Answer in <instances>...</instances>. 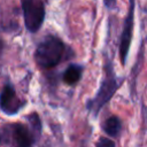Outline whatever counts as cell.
<instances>
[{
    "instance_id": "cell-9",
    "label": "cell",
    "mask_w": 147,
    "mask_h": 147,
    "mask_svg": "<svg viewBox=\"0 0 147 147\" xmlns=\"http://www.w3.org/2000/svg\"><path fill=\"white\" fill-rule=\"evenodd\" d=\"M26 121L29 122L30 126H31L39 136H41L42 125H41V119H40L38 113H31L30 115H28V116H26Z\"/></svg>"
},
{
    "instance_id": "cell-6",
    "label": "cell",
    "mask_w": 147,
    "mask_h": 147,
    "mask_svg": "<svg viewBox=\"0 0 147 147\" xmlns=\"http://www.w3.org/2000/svg\"><path fill=\"white\" fill-rule=\"evenodd\" d=\"M25 105L26 101L17 95L14 85L7 80L0 91V110L7 116H14Z\"/></svg>"
},
{
    "instance_id": "cell-7",
    "label": "cell",
    "mask_w": 147,
    "mask_h": 147,
    "mask_svg": "<svg viewBox=\"0 0 147 147\" xmlns=\"http://www.w3.org/2000/svg\"><path fill=\"white\" fill-rule=\"evenodd\" d=\"M83 71H84V67L82 64L71 63L64 70L62 79L67 85H75L80 80Z\"/></svg>"
},
{
    "instance_id": "cell-11",
    "label": "cell",
    "mask_w": 147,
    "mask_h": 147,
    "mask_svg": "<svg viewBox=\"0 0 147 147\" xmlns=\"http://www.w3.org/2000/svg\"><path fill=\"white\" fill-rule=\"evenodd\" d=\"M103 3H105V7L109 10H114L116 8V5H117V1L116 0H103Z\"/></svg>"
},
{
    "instance_id": "cell-14",
    "label": "cell",
    "mask_w": 147,
    "mask_h": 147,
    "mask_svg": "<svg viewBox=\"0 0 147 147\" xmlns=\"http://www.w3.org/2000/svg\"><path fill=\"white\" fill-rule=\"evenodd\" d=\"M0 142H1V136H0Z\"/></svg>"
},
{
    "instance_id": "cell-8",
    "label": "cell",
    "mask_w": 147,
    "mask_h": 147,
    "mask_svg": "<svg viewBox=\"0 0 147 147\" xmlns=\"http://www.w3.org/2000/svg\"><path fill=\"white\" fill-rule=\"evenodd\" d=\"M102 131L110 137H118L122 131V121L118 116L111 115L105 119L101 125Z\"/></svg>"
},
{
    "instance_id": "cell-5",
    "label": "cell",
    "mask_w": 147,
    "mask_h": 147,
    "mask_svg": "<svg viewBox=\"0 0 147 147\" xmlns=\"http://www.w3.org/2000/svg\"><path fill=\"white\" fill-rule=\"evenodd\" d=\"M134 8H136V0H129V10L124 18L123 29L119 38V60L122 65L126 64L127 55L130 52L131 40H132V31H133V22H134Z\"/></svg>"
},
{
    "instance_id": "cell-12",
    "label": "cell",
    "mask_w": 147,
    "mask_h": 147,
    "mask_svg": "<svg viewBox=\"0 0 147 147\" xmlns=\"http://www.w3.org/2000/svg\"><path fill=\"white\" fill-rule=\"evenodd\" d=\"M3 49H5V44H3V41L0 39V68H1V61H2V56H3Z\"/></svg>"
},
{
    "instance_id": "cell-10",
    "label": "cell",
    "mask_w": 147,
    "mask_h": 147,
    "mask_svg": "<svg viewBox=\"0 0 147 147\" xmlns=\"http://www.w3.org/2000/svg\"><path fill=\"white\" fill-rule=\"evenodd\" d=\"M95 147H116V145L111 139L107 137H100L95 142Z\"/></svg>"
},
{
    "instance_id": "cell-3",
    "label": "cell",
    "mask_w": 147,
    "mask_h": 147,
    "mask_svg": "<svg viewBox=\"0 0 147 147\" xmlns=\"http://www.w3.org/2000/svg\"><path fill=\"white\" fill-rule=\"evenodd\" d=\"M40 136L30 126L16 122L3 126L1 141L8 144L10 147H34Z\"/></svg>"
},
{
    "instance_id": "cell-13",
    "label": "cell",
    "mask_w": 147,
    "mask_h": 147,
    "mask_svg": "<svg viewBox=\"0 0 147 147\" xmlns=\"http://www.w3.org/2000/svg\"><path fill=\"white\" fill-rule=\"evenodd\" d=\"M80 147H85V146H84V145H82V146H80Z\"/></svg>"
},
{
    "instance_id": "cell-1",
    "label": "cell",
    "mask_w": 147,
    "mask_h": 147,
    "mask_svg": "<svg viewBox=\"0 0 147 147\" xmlns=\"http://www.w3.org/2000/svg\"><path fill=\"white\" fill-rule=\"evenodd\" d=\"M122 80L123 79H119L114 71L113 61L106 59L103 64V76L99 90L93 98L86 101V109L91 115H93V117H98L100 110L106 106V103L111 100L114 94L119 88Z\"/></svg>"
},
{
    "instance_id": "cell-2",
    "label": "cell",
    "mask_w": 147,
    "mask_h": 147,
    "mask_svg": "<svg viewBox=\"0 0 147 147\" xmlns=\"http://www.w3.org/2000/svg\"><path fill=\"white\" fill-rule=\"evenodd\" d=\"M67 45L55 36H45L34 49V62L41 69H52L67 57Z\"/></svg>"
},
{
    "instance_id": "cell-4",
    "label": "cell",
    "mask_w": 147,
    "mask_h": 147,
    "mask_svg": "<svg viewBox=\"0 0 147 147\" xmlns=\"http://www.w3.org/2000/svg\"><path fill=\"white\" fill-rule=\"evenodd\" d=\"M24 25L30 33H36L44 24L46 9L42 0H21Z\"/></svg>"
}]
</instances>
